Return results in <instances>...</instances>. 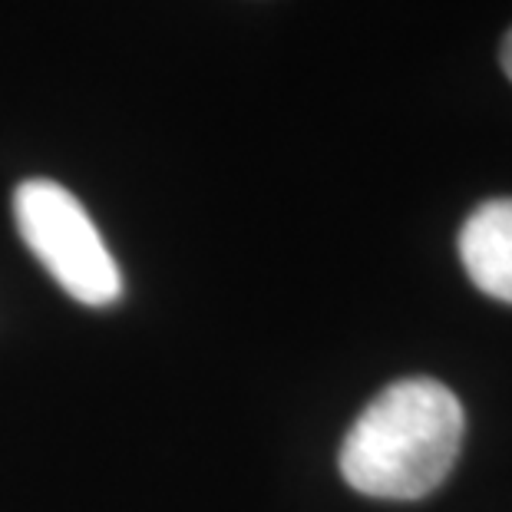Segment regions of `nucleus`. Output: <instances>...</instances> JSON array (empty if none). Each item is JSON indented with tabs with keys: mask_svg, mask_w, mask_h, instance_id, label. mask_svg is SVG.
<instances>
[{
	"mask_svg": "<svg viewBox=\"0 0 512 512\" xmlns=\"http://www.w3.org/2000/svg\"><path fill=\"white\" fill-rule=\"evenodd\" d=\"M463 430V403L446 384L433 377L394 380L347 430L341 476L370 499H423L456 466Z\"/></svg>",
	"mask_w": 512,
	"mask_h": 512,
	"instance_id": "obj_1",
	"label": "nucleus"
},
{
	"mask_svg": "<svg viewBox=\"0 0 512 512\" xmlns=\"http://www.w3.org/2000/svg\"><path fill=\"white\" fill-rule=\"evenodd\" d=\"M14 219L24 245L73 301L103 308L123 294L116 258L90 212L53 179H27L14 192Z\"/></svg>",
	"mask_w": 512,
	"mask_h": 512,
	"instance_id": "obj_2",
	"label": "nucleus"
},
{
	"mask_svg": "<svg viewBox=\"0 0 512 512\" xmlns=\"http://www.w3.org/2000/svg\"><path fill=\"white\" fill-rule=\"evenodd\" d=\"M460 261L473 285L512 304V199H489L460 228Z\"/></svg>",
	"mask_w": 512,
	"mask_h": 512,
	"instance_id": "obj_3",
	"label": "nucleus"
},
{
	"mask_svg": "<svg viewBox=\"0 0 512 512\" xmlns=\"http://www.w3.org/2000/svg\"><path fill=\"white\" fill-rule=\"evenodd\" d=\"M499 63H503V73L512 80V30H509L506 40H503V53H499Z\"/></svg>",
	"mask_w": 512,
	"mask_h": 512,
	"instance_id": "obj_4",
	"label": "nucleus"
}]
</instances>
